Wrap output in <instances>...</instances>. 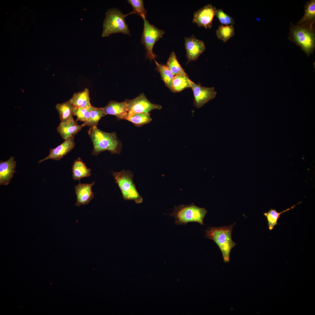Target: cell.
Here are the masks:
<instances>
[{
  "instance_id": "cell-1",
  "label": "cell",
  "mask_w": 315,
  "mask_h": 315,
  "mask_svg": "<svg viewBox=\"0 0 315 315\" xmlns=\"http://www.w3.org/2000/svg\"><path fill=\"white\" fill-rule=\"evenodd\" d=\"M88 133L93 146L92 155H97L106 150L112 154H120L122 144L115 132H104L94 126L90 127Z\"/></svg>"
},
{
  "instance_id": "cell-2",
  "label": "cell",
  "mask_w": 315,
  "mask_h": 315,
  "mask_svg": "<svg viewBox=\"0 0 315 315\" xmlns=\"http://www.w3.org/2000/svg\"><path fill=\"white\" fill-rule=\"evenodd\" d=\"M291 24L289 39L299 46L309 56L315 49L314 23L308 25H295Z\"/></svg>"
},
{
  "instance_id": "cell-3",
  "label": "cell",
  "mask_w": 315,
  "mask_h": 315,
  "mask_svg": "<svg viewBox=\"0 0 315 315\" xmlns=\"http://www.w3.org/2000/svg\"><path fill=\"white\" fill-rule=\"evenodd\" d=\"M235 224L228 226L209 227L206 230L205 237L212 240L217 244L222 252L225 262L229 261L230 251L236 245L232 238Z\"/></svg>"
},
{
  "instance_id": "cell-4",
  "label": "cell",
  "mask_w": 315,
  "mask_h": 315,
  "mask_svg": "<svg viewBox=\"0 0 315 315\" xmlns=\"http://www.w3.org/2000/svg\"><path fill=\"white\" fill-rule=\"evenodd\" d=\"M173 211L169 214L174 217L176 225H186L190 222H196L201 225L207 213L204 208H201L192 203L188 205L181 204L174 206Z\"/></svg>"
},
{
  "instance_id": "cell-5",
  "label": "cell",
  "mask_w": 315,
  "mask_h": 315,
  "mask_svg": "<svg viewBox=\"0 0 315 315\" xmlns=\"http://www.w3.org/2000/svg\"><path fill=\"white\" fill-rule=\"evenodd\" d=\"M123 13L118 9L114 8L108 10L103 23V29L102 36L108 37L116 33H122L130 36L128 26L125 18L127 15Z\"/></svg>"
},
{
  "instance_id": "cell-6",
  "label": "cell",
  "mask_w": 315,
  "mask_h": 315,
  "mask_svg": "<svg viewBox=\"0 0 315 315\" xmlns=\"http://www.w3.org/2000/svg\"><path fill=\"white\" fill-rule=\"evenodd\" d=\"M113 172L112 174L121 190L123 198L126 200H134L137 204L141 203L143 198L136 188L132 172L125 170L119 172Z\"/></svg>"
},
{
  "instance_id": "cell-7",
  "label": "cell",
  "mask_w": 315,
  "mask_h": 315,
  "mask_svg": "<svg viewBox=\"0 0 315 315\" xmlns=\"http://www.w3.org/2000/svg\"><path fill=\"white\" fill-rule=\"evenodd\" d=\"M144 20V28L141 42L146 49L147 57L150 60H155L156 56L153 52V46L162 37L164 32L150 24L146 18Z\"/></svg>"
},
{
  "instance_id": "cell-8",
  "label": "cell",
  "mask_w": 315,
  "mask_h": 315,
  "mask_svg": "<svg viewBox=\"0 0 315 315\" xmlns=\"http://www.w3.org/2000/svg\"><path fill=\"white\" fill-rule=\"evenodd\" d=\"M190 82L194 97V105L196 107H202L216 95L217 92L215 90L214 87H202L190 80Z\"/></svg>"
},
{
  "instance_id": "cell-9",
  "label": "cell",
  "mask_w": 315,
  "mask_h": 315,
  "mask_svg": "<svg viewBox=\"0 0 315 315\" xmlns=\"http://www.w3.org/2000/svg\"><path fill=\"white\" fill-rule=\"evenodd\" d=\"M126 100L128 103L129 112L148 113L152 110H160L162 108L160 105L150 102L143 93L134 99Z\"/></svg>"
},
{
  "instance_id": "cell-10",
  "label": "cell",
  "mask_w": 315,
  "mask_h": 315,
  "mask_svg": "<svg viewBox=\"0 0 315 315\" xmlns=\"http://www.w3.org/2000/svg\"><path fill=\"white\" fill-rule=\"evenodd\" d=\"M216 10L211 4H207L194 13L193 22L199 27L211 28Z\"/></svg>"
},
{
  "instance_id": "cell-11",
  "label": "cell",
  "mask_w": 315,
  "mask_h": 315,
  "mask_svg": "<svg viewBox=\"0 0 315 315\" xmlns=\"http://www.w3.org/2000/svg\"><path fill=\"white\" fill-rule=\"evenodd\" d=\"M188 62L197 60L205 50V43L202 41L196 38L193 35L184 38Z\"/></svg>"
},
{
  "instance_id": "cell-12",
  "label": "cell",
  "mask_w": 315,
  "mask_h": 315,
  "mask_svg": "<svg viewBox=\"0 0 315 315\" xmlns=\"http://www.w3.org/2000/svg\"><path fill=\"white\" fill-rule=\"evenodd\" d=\"M73 135L65 140L61 144L54 148L50 150L49 154L45 158L40 160V163L49 159L56 160H60L64 156L69 153L74 147L75 144Z\"/></svg>"
},
{
  "instance_id": "cell-13",
  "label": "cell",
  "mask_w": 315,
  "mask_h": 315,
  "mask_svg": "<svg viewBox=\"0 0 315 315\" xmlns=\"http://www.w3.org/2000/svg\"><path fill=\"white\" fill-rule=\"evenodd\" d=\"M95 181L91 183H81L79 182L74 187L76 195V202L75 205L79 207L81 205L88 204L94 198V193L92 187Z\"/></svg>"
},
{
  "instance_id": "cell-14",
  "label": "cell",
  "mask_w": 315,
  "mask_h": 315,
  "mask_svg": "<svg viewBox=\"0 0 315 315\" xmlns=\"http://www.w3.org/2000/svg\"><path fill=\"white\" fill-rule=\"evenodd\" d=\"M104 108L106 115L114 116L119 120L125 119L129 113L128 104L126 100L122 102L110 101Z\"/></svg>"
},
{
  "instance_id": "cell-15",
  "label": "cell",
  "mask_w": 315,
  "mask_h": 315,
  "mask_svg": "<svg viewBox=\"0 0 315 315\" xmlns=\"http://www.w3.org/2000/svg\"><path fill=\"white\" fill-rule=\"evenodd\" d=\"M13 156L7 160L0 162V185L8 184L13 176L16 167V162Z\"/></svg>"
},
{
  "instance_id": "cell-16",
  "label": "cell",
  "mask_w": 315,
  "mask_h": 315,
  "mask_svg": "<svg viewBox=\"0 0 315 315\" xmlns=\"http://www.w3.org/2000/svg\"><path fill=\"white\" fill-rule=\"evenodd\" d=\"M74 120L68 123H60L57 127V132L64 140L74 135L84 126L82 124L78 125Z\"/></svg>"
},
{
  "instance_id": "cell-17",
  "label": "cell",
  "mask_w": 315,
  "mask_h": 315,
  "mask_svg": "<svg viewBox=\"0 0 315 315\" xmlns=\"http://www.w3.org/2000/svg\"><path fill=\"white\" fill-rule=\"evenodd\" d=\"M61 121V123H65L74 120L75 108L69 101L61 104H58L56 106Z\"/></svg>"
},
{
  "instance_id": "cell-18",
  "label": "cell",
  "mask_w": 315,
  "mask_h": 315,
  "mask_svg": "<svg viewBox=\"0 0 315 315\" xmlns=\"http://www.w3.org/2000/svg\"><path fill=\"white\" fill-rule=\"evenodd\" d=\"M90 100L89 91L86 88L82 92L74 93L69 101L75 108H88L92 106Z\"/></svg>"
},
{
  "instance_id": "cell-19",
  "label": "cell",
  "mask_w": 315,
  "mask_h": 315,
  "mask_svg": "<svg viewBox=\"0 0 315 315\" xmlns=\"http://www.w3.org/2000/svg\"><path fill=\"white\" fill-rule=\"evenodd\" d=\"M73 178L74 180H80L81 178L90 176L91 169L80 158L75 160L72 167Z\"/></svg>"
},
{
  "instance_id": "cell-20",
  "label": "cell",
  "mask_w": 315,
  "mask_h": 315,
  "mask_svg": "<svg viewBox=\"0 0 315 315\" xmlns=\"http://www.w3.org/2000/svg\"><path fill=\"white\" fill-rule=\"evenodd\" d=\"M305 13L298 24L308 25L315 23V0H311L307 2L304 6Z\"/></svg>"
},
{
  "instance_id": "cell-21",
  "label": "cell",
  "mask_w": 315,
  "mask_h": 315,
  "mask_svg": "<svg viewBox=\"0 0 315 315\" xmlns=\"http://www.w3.org/2000/svg\"><path fill=\"white\" fill-rule=\"evenodd\" d=\"M150 113H134L129 112L125 119L138 127H141L150 122L152 118Z\"/></svg>"
},
{
  "instance_id": "cell-22",
  "label": "cell",
  "mask_w": 315,
  "mask_h": 315,
  "mask_svg": "<svg viewBox=\"0 0 315 315\" xmlns=\"http://www.w3.org/2000/svg\"><path fill=\"white\" fill-rule=\"evenodd\" d=\"M157 66V69L160 73L162 80L165 85L172 91V83L174 75L167 66L159 64L154 60Z\"/></svg>"
},
{
  "instance_id": "cell-23",
  "label": "cell",
  "mask_w": 315,
  "mask_h": 315,
  "mask_svg": "<svg viewBox=\"0 0 315 315\" xmlns=\"http://www.w3.org/2000/svg\"><path fill=\"white\" fill-rule=\"evenodd\" d=\"M190 80L189 77L179 75H175L172 82V91L178 92L185 89L191 88Z\"/></svg>"
},
{
  "instance_id": "cell-24",
  "label": "cell",
  "mask_w": 315,
  "mask_h": 315,
  "mask_svg": "<svg viewBox=\"0 0 315 315\" xmlns=\"http://www.w3.org/2000/svg\"><path fill=\"white\" fill-rule=\"evenodd\" d=\"M167 65L174 76L179 75L188 77L187 74L178 62L174 52L172 51L171 52L167 62Z\"/></svg>"
},
{
  "instance_id": "cell-25",
  "label": "cell",
  "mask_w": 315,
  "mask_h": 315,
  "mask_svg": "<svg viewBox=\"0 0 315 315\" xmlns=\"http://www.w3.org/2000/svg\"><path fill=\"white\" fill-rule=\"evenodd\" d=\"M106 115L104 108L94 107L90 112L89 118L83 122V124L84 126H88L91 127L97 126L101 118Z\"/></svg>"
},
{
  "instance_id": "cell-26",
  "label": "cell",
  "mask_w": 315,
  "mask_h": 315,
  "mask_svg": "<svg viewBox=\"0 0 315 315\" xmlns=\"http://www.w3.org/2000/svg\"><path fill=\"white\" fill-rule=\"evenodd\" d=\"M216 33L218 39L225 42L234 36L235 28L232 25H221L218 27Z\"/></svg>"
},
{
  "instance_id": "cell-27",
  "label": "cell",
  "mask_w": 315,
  "mask_h": 315,
  "mask_svg": "<svg viewBox=\"0 0 315 315\" xmlns=\"http://www.w3.org/2000/svg\"><path fill=\"white\" fill-rule=\"evenodd\" d=\"M300 202L295 205H293L291 207L285 210L280 212H277L276 209H271L267 213H265L264 215L266 217L268 224L269 229L270 230H272L274 226L277 225V220L279 218L280 215L283 213L287 211L290 209L294 208L296 205L300 203Z\"/></svg>"
},
{
  "instance_id": "cell-28",
  "label": "cell",
  "mask_w": 315,
  "mask_h": 315,
  "mask_svg": "<svg viewBox=\"0 0 315 315\" xmlns=\"http://www.w3.org/2000/svg\"><path fill=\"white\" fill-rule=\"evenodd\" d=\"M128 3L132 6L133 11L131 13L141 17L143 19L146 18L147 11L145 10L143 0H128Z\"/></svg>"
},
{
  "instance_id": "cell-29",
  "label": "cell",
  "mask_w": 315,
  "mask_h": 315,
  "mask_svg": "<svg viewBox=\"0 0 315 315\" xmlns=\"http://www.w3.org/2000/svg\"><path fill=\"white\" fill-rule=\"evenodd\" d=\"M215 16L217 18L222 25L233 26L235 24L234 19L225 13L221 8L216 10Z\"/></svg>"
},
{
  "instance_id": "cell-30",
  "label": "cell",
  "mask_w": 315,
  "mask_h": 315,
  "mask_svg": "<svg viewBox=\"0 0 315 315\" xmlns=\"http://www.w3.org/2000/svg\"><path fill=\"white\" fill-rule=\"evenodd\" d=\"M94 107L92 106L88 108H75L74 116H76L77 117L76 121L79 120L84 122L87 120L89 118L90 112Z\"/></svg>"
}]
</instances>
